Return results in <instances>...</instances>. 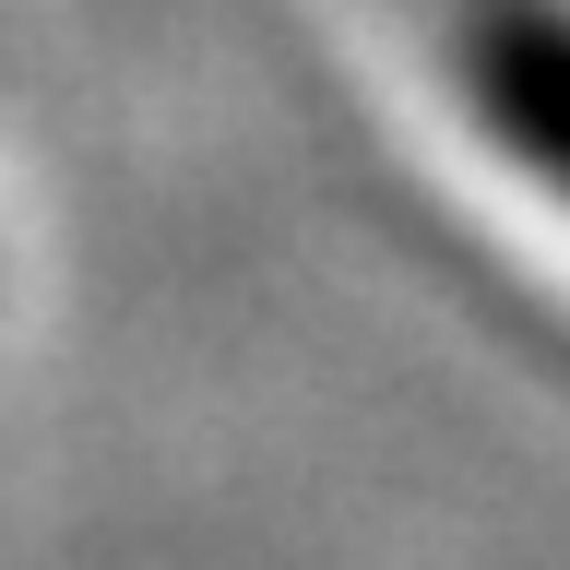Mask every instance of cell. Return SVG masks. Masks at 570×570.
Listing matches in <instances>:
<instances>
[{"instance_id": "obj_1", "label": "cell", "mask_w": 570, "mask_h": 570, "mask_svg": "<svg viewBox=\"0 0 570 570\" xmlns=\"http://www.w3.org/2000/svg\"><path fill=\"white\" fill-rule=\"evenodd\" d=\"M488 107H499V131L523 142L534 167L570 178V36L499 24V36H488Z\"/></svg>"}]
</instances>
